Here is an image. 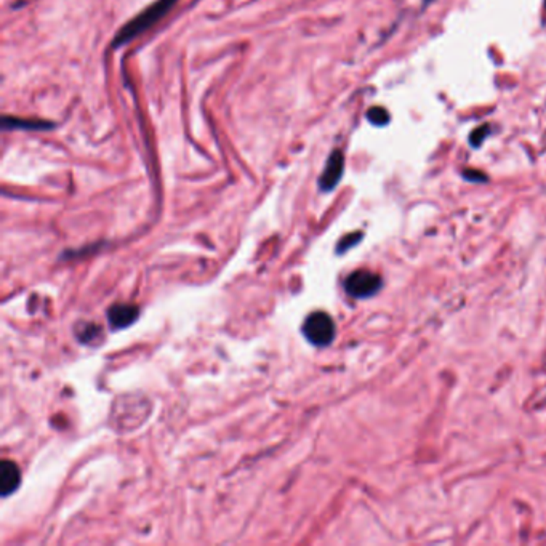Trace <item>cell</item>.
<instances>
[{
    "label": "cell",
    "instance_id": "6da1fadb",
    "mask_svg": "<svg viewBox=\"0 0 546 546\" xmlns=\"http://www.w3.org/2000/svg\"><path fill=\"white\" fill-rule=\"evenodd\" d=\"M177 2L178 0H158V2L149 5L148 9H144L141 13H138L133 20H130L121 31H119L117 36L114 37L112 45L121 47L124 43L133 40L136 36L143 34L144 31L153 28L154 24H158L162 18H164L168 11L175 7V4Z\"/></svg>",
    "mask_w": 546,
    "mask_h": 546
},
{
    "label": "cell",
    "instance_id": "7a4b0ae2",
    "mask_svg": "<svg viewBox=\"0 0 546 546\" xmlns=\"http://www.w3.org/2000/svg\"><path fill=\"white\" fill-rule=\"evenodd\" d=\"M303 334L316 346H327L335 338V322L327 312H312L303 324Z\"/></svg>",
    "mask_w": 546,
    "mask_h": 546
},
{
    "label": "cell",
    "instance_id": "3957f363",
    "mask_svg": "<svg viewBox=\"0 0 546 546\" xmlns=\"http://www.w3.org/2000/svg\"><path fill=\"white\" fill-rule=\"evenodd\" d=\"M381 278L378 274L367 269H359L349 274V278L344 282V288L346 292L354 298H368L375 295L381 288Z\"/></svg>",
    "mask_w": 546,
    "mask_h": 546
},
{
    "label": "cell",
    "instance_id": "277c9868",
    "mask_svg": "<svg viewBox=\"0 0 546 546\" xmlns=\"http://www.w3.org/2000/svg\"><path fill=\"white\" fill-rule=\"evenodd\" d=\"M343 170H344V155L342 151H334L330 154V158L325 164L322 177L319 178V186H321L322 191H332L334 187L338 185V181L343 177Z\"/></svg>",
    "mask_w": 546,
    "mask_h": 546
},
{
    "label": "cell",
    "instance_id": "5b68a950",
    "mask_svg": "<svg viewBox=\"0 0 546 546\" xmlns=\"http://www.w3.org/2000/svg\"><path fill=\"white\" fill-rule=\"evenodd\" d=\"M138 315H140V310L135 305H114L108 311V319L112 329H124L133 324Z\"/></svg>",
    "mask_w": 546,
    "mask_h": 546
},
{
    "label": "cell",
    "instance_id": "8992f818",
    "mask_svg": "<svg viewBox=\"0 0 546 546\" xmlns=\"http://www.w3.org/2000/svg\"><path fill=\"white\" fill-rule=\"evenodd\" d=\"M21 482V474L13 462L4 460L0 466V493L4 497H9L11 492H15Z\"/></svg>",
    "mask_w": 546,
    "mask_h": 546
},
{
    "label": "cell",
    "instance_id": "52a82bcc",
    "mask_svg": "<svg viewBox=\"0 0 546 546\" xmlns=\"http://www.w3.org/2000/svg\"><path fill=\"white\" fill-rule=\"evenodd\" d=\"M4 127L5 129H21V130H48L53 127V124L45 121H34V119H20V117H4Z\"/></svg>",
    "mask_w": 546,
    "mask_h": 546
},
{
    "label": "cell",
    "instance_id": "ba28073f",
    "mask_svg": "<svg viewBox=\"0 0 546 546\" xmlns=\"http://www.w3.org/2000/svg\"><path fill=\"white\" fill-rule=\"evenodd\" d=\"M367 119L368 122H372L373 125H378V127H383L389 122V114L385 108L381 106H373L367 111Z\"/></svg>",
    "mask_w": 546,
    "mask_h": 546
},
{
    "label": "cell",
    "instance_id": "9c48e42d",
    "mask_svg": "<svg viewBox=\"0 0 546 546\" xmlns=\"http://www.w3.org/2000/svg\"><path fill=\"white\" fill-rule=\"evenodd\" d=\"M77 335L82 343H92L99 338V327L95 324H85L82 327H79Z\"/></svg>",
    "mask_w": 546,
    "mask_h": 546
},
{
    "label": "cell",
    "instance_id": "30bf717a",
    "mask_svg": "<svg viewBox=\"0 0 546 546\" xmlns=\"http://www.w3.org/2000/svg\"><path fill=\"white\" fill-rule=\"evenodd\" d=\"M488 133H491V130H488V125H482V127L476 129L471 136H469V141H471V146L474 148H479L482 143H484L486 138L488 136Z\"/></svg>",
    "mask_w": 546,
    "mask_h": 546
},
{
    "label": "cell",
    "instance_id": "8fae6325",
    "mask_svg": "<svg viewBox=\"0 0 546 546\" xmlns=\"http://www.w3.org/2000/svg\"><path fill=\"white\" fill-rule=\"evenodd\" d=\"M361 237H362V232H354V234H349L346 237H343L342 242L338 244V247H337L338 253H344L348 249L356 246V244L361 241Z\"/></svg>",
    "mask_w": 546,
    "mask_h": 546
},
{
    "label": "cell",
    "instance_id": "7c38bea8",
    "mask_svg": "<svg viewBox=\"0 0 546 546\" xmlns=\"http://www.w3.org/2000/svg\"><path fill=\"white\" fill-rule=\"evenodd\" d=\"M463 177L469 180V181H486V175L481 173V172H476V170H466L463 172Z\"/></svg>",
    "mask_w": 546,
    "mask_h": 546
},
{
    "label": "cell",
    "instance_id": "4fadbf2b",
    "mask_svg": "<svg viewBox=\"0 0 546 546\" xmlns=\"http://www.w3.org/2000/svg\"><path fill=\"white\" fill-rule=\"evenodd\" d=\"M545 2H546V0H545Z\"/></svg>",
    "mask_w": 546,
    "mask_h": 546
}]
</instances>
